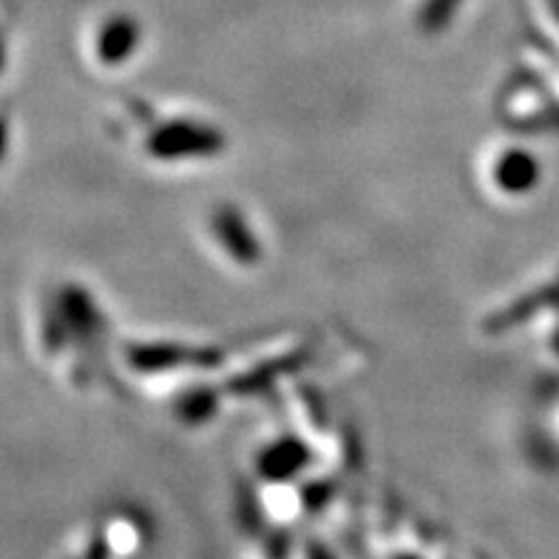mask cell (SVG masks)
<instances>
[{"instance_id":"277c9868","label":"cell","mask_w":559,"mask_h":559,"mask_svg":"<svg viewBox=\"0 0 559 559\" xmlns=\"http://www.w3.org/2000/svg\"><path fill=\"white\" fill-rule=\"evenodd\" d=\"M461 0H428L423 13H419V24L425 32H440L443 26L451 24V16L456 13Z\"/></svg>"},{"instance_id":"6da1fadb","label":"cell","mask_w":559,"mask_h":559,"mask_svg":"<svg viewBox=\"0 0 559 559\" xmlns=\"http://www.w3.org/2000/svg\"><path fill=\"white\" fill-rule=\"evenodd\" d=\"M221 143L223 140L213 128H200L194 122H174L151 138V151L160 158L210 156V153L221 151Z\"/></svg>"},{"instance_id":"7a4b0ae2","label":"cell","mask_w":559,"mask_h":559,"mask_svg":"<svg viewBox=\"0 0 559 559\" xmlns=\"http://www.w3.org/2000/svg\"><path fill=\"white\" fill-rule=\"evenodd\" d=\"M138 39L140 29L135 21L130 16H115L109 19L107 26H102L99 39H96V50H99V58L107 66H120L135 50Z\"/></svg>"},{"instance_id":"5b68a950","label":"cell","mask_w":559,"mask_h":559,"mask_svg":"<svg viewBox=\"0 0 559 559\" xmlns=\"http://www.w3.org/2000/svg\"><path fill=\"white\" fill-rule=\"evenodd\" d=\"M0 151H3V122H0Z\"/></svg>"},{"instance_id":"3957f363","label":"cell","mask_w":559,"mask_h":559,"mask_svg":"<svg viewBox=\"0 0 559 559\" xmlns=\"http://www.w3.org/2000/svg\"><path fill=\"white\" fill-rule=\"evenodd\" d=\"M536 177H539V169H536V160L523 151H513L508 156L500 158L498 171H495V179L500 181V187L506 192H523L531 190Z\"/></svg>"}]
</instances>
